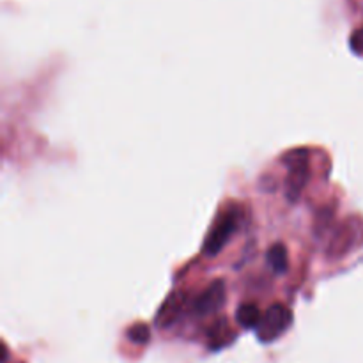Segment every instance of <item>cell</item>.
I'll list each match as a JSON object with an SVG mask.
<instances>
[{
	"label": "cell",
	"mask_w": 363,
	"mask_h": 363,
	"mask_svg": "<svg viewBox=\"0 0 363 363\" xmlns=\"http://www.w3.org/2000/svg\"><path fill=\"white\" fill-rule=\"evenodd\" d=\"M351 48L357 53H363V28L351 35Z\"/></svg>",
	"instance_id": "10"
},
{
	"label": "cell",
	"mask_w": 363,
	"mask_h": 363,
	"mask_svg": "<svg viewBox=\"0 0 363 363\" xmlns=\"http://www.w3.org/2000/svg\"><path fill=\"white\" fill-rule=\"evenodd\" d=\"M261 319H262V314L255 303L240 305V308H238V312H236L238 325L243 326V328H247V330H252V328L257 330Z\"/></svg>",
	"instance_id": "5"
},
{
	"label": "cell",
	"mask_w": 363,
	"mask_h": 363,
	"mask_svg": "<svg viewBox=\"0 0 363 363\" xmlns=\"http://www.w3.org/2000/svg\"><path fill=\"white\" fill-rule=\"evenodd\" d=\"M227 335L233 337V333H230L227 323L223 321V319H220V321L213 326L211 332H209V347H213V350H218V347L225 346V344L229 342Z\"/></svg>",
	"instance_id": "7"
},
{
	"label": "cell",
	"mask_w": 363,
	"mask_h": 363,
	"mask_svg": "<svg viewBox=\"0 0 363 363\" xmlns=\"http://www.w3.org/2000/svg\"><path fill=\"white\" fill-rule=\"evenodd\" d=\"M291 323H293V314H291L289 308L282 303H273L266 311V314H262L261 323L257 326L259 340L261 342H273L282 333L287 332Z\"/></svg>",
	"instance_id": "1"
},
{
	"label": "cell",
	"mask_w": 363,
	"mask_h": 363,
	"mask_svg": "<svg viewBox=\"0 0 363 363\" xmlns=\"http://www.w3.org/2000/svg\"><path fill=\"white\" fill-rule=\"evenodd\" d=\"M225 303V284L222 280L213 282L208 289L199 294L197 300L194 301V312L201 318L213 314Z\"/></svg>",
	"instance_id": "4"
},
{
	"label": "cell",
	"mask_w": 363,
	"mask_h": 363,
	"mask_svg": "<svg viewBox=\"0 0 363 363\" xmlns=\"http://www.w3.org/2000/svg\"><path fill=\"white\" fill-rule=\"evenodd\" d=\"M286 163L289 167V174H287V197L291 201H296V199H300L301 191L307 186V181L311 177L307 151L300 149V151L289 152L286 156Z\"/></svg>",
	"instance_id": "3"
},
{
	"label": "cell",
	"mask_w": 363,
	"mask_h": 363,
	"mask_svg": "<svg viewBox=\"0 0 363 363\" xmlns=\"http://www.w3.org/2000/svg\"><path fill=\"white\" fill-rule=\"evenodd\" d=\"M179 300L181 298L177 296V294H174V296H170L169 301L163 305L162 312H160V323H163L162 326H165L167 323H172L174 319H176V315L179 314V308H181Z\"/></svg>",
	"instance_id": "8"
},
{
	"label": "cell",
	"mask_w": 363,
	"mask_h": 363,
	"mask_svg": "<svg viewBox=\"0 0 363 363\" xmlns=\"http://www.w3.org/2000/svg\"><path fill=\"white\" fill-rule=\"evenodd\" d=\"M128 337L135 344H147L149 339H151V330H149L147 325L137 323V325L128 330Z\"/></svg>",
	"instance_id": "9"
},
{
	"label": "cell",
	"mask_w": 363,
	"mask_h": 363,
	"mask_svg": "<svg viewBox=\"0 0 363 363\" xmlns=\"http://www.w3.org/2000/svg\"><path fill=\"white\" fill-rule=\"evenodd\" d=\"M268 262L275 273H286L289 268V255L284 245L277 243L268 250Z\"/></svg>",
	"instance_id": "6"
},
{
	"label": "cell",
	"mask_w": 363,
	"mask_h": 363,
	"mask_svg": "<svg viewBox=\"0 0 363 363\" xmlns=\"http://www.w3.org/2000/svg\"><path fill=\"white\" fill-rule=\"evenodd\" d=\"M240 227V213L238 211H223L222 215L216 218L215 225L211 227L209 234L206 236L204 241V254L206 255H216L227 241L234 236V233Z\"/></svg>",
	"instance_id": "2"
}]
</instances>
